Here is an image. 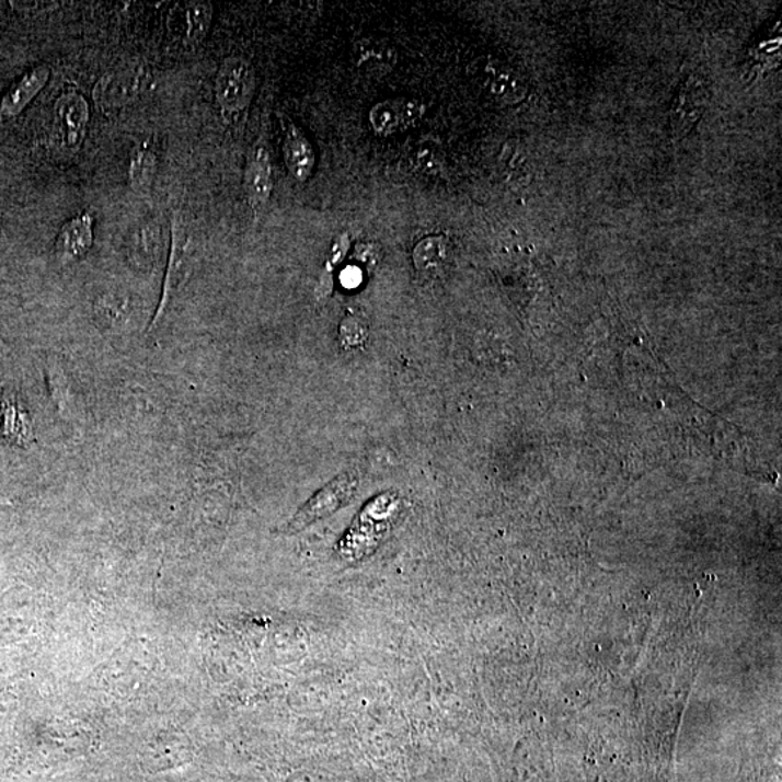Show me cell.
Here are the masks:
<instances>
[{
	"label": "cell",
	"instance_id": "obj_9",
	"mask_svg": "<svg viewBox=\"0 0 782 782\" xmlns=\"http://www.w3.org/2000/svg\"><path fill=\"white\" fill-rule=\"evenodd\" d=\"M355 67L363 74L372 78H383L394 69L398 62V51L384 39L364 38L354 45Z\"/></svg>",
	"mask_w": 782,
	"mask_h": 782
},
{
	"label": "cell",
	"instance_id": "obj_2",
	"mask_svg": "<svg viewBox=\"0 0 782 782\" xmlns=\"http://www.w3.org/2000/svg\"><path fill=\"white\" fill-rule=\"evenodd\" d=\"M150 79L146 66L118 67L99 80L93 89L94 102L103 112L123 110L146 90Z\"/></svg>",
	"mask_w": 782,
	"mask_h": 782
},
{
	"label": "cell",
	"instance_id": "obj_7",
	"mask_svg": "<svg viewBox=\"0 0 782 782\" xmlns=\"http://www.w3.org/2000/svg\"><path fill=\"white\" fill-rule=\"evenodd\" d=\"M273 187V168L267 147L257 143L250 152L244 173L246 199L255 212L267 204Z\"/></svg>",
	"mask_w": 782,
	"mask_h": 782
},
{
	"label": "cell",
	"instance_id": "obj_4",
	"mask_svg": "<svg viewBox=\"0 0 782 782\" xmlns=\"http://www.w3.org/2000/svg\"><path fill=\"white\" fill-rule=\"evenodd\" d=\"M357 487L358 478L354 473L343 474L338 479L332 480L296 514L289 525L290 532H299L314 521L335 514L341 507L347 505Z\"/></svg>",
	"mask_w": 782,
	"mask_h": 782
},
{
	"label": "cell",
	"instance_id": "obj_1",
	"mask_svg": "<svg viewBox=\"0 0 782 782\" xmlns=\"http://www.w3.org/2000/svg\"><path fill=\"white\" fill-rule=\"evenodd\" d=\"M257 78L254 66L246 58H225L215 79V97L223 115H237L253 101Z\"/></svg>",
	"mask_w": 782,
	"mask_h": 782
},
{
	"label": "cell",
	"instance_id": "obj_15",
	"mask_svg": "<svg viewBox=\"0 0 782 782\" xmlns=\"http://www.w3.org/2000/svg\"><path fill=\"white\" fill-rule=\"evenodd\" d=\"M447 258L448 242L442 237H426L413 250V264L424 274L439 272Z\"/></svg>",
	"mask_w": 782,
	"mask_h": 782
},
{
	"label": "cell",
	"instance_id": "obj_16",
	"mask_svg": "<svg viewBox=\"0 0 782 782\" xmlns=\"http://www.w3.org/2000/svg\"><path fill=\"white\" fill-rule=\"evenodd\" d=\"M214 7L208 2H188L184 7V26L186 42L200 43L208 35L212 25Z\"/></svg>",
	"mask_w": 782,
	"mask_h": 782
},
{
	"label": "cell",
	"instance_id": "obj_10",
	"mask_svg": "<svg viewBox=\"0 0 782 782\" xmlns=\"http://www.w3.org/2000/svg\"><path fill=\"white\" fill-rule=\"evenodd\" d=\"M49 76H51V71L47 66L34 67L28 73L22 76L20 82L13 84L12 89L4 94L2 103H0V114L4 118H15L20 115L42 92L45 84L48 83Z\"/></svg>",
	"mask_w": 782,
	"mask_h": 782
},
{
	"label": "cell",
	"instance_id": "obj_17",
	"mask_svg": "<svg viewBox=\"0 0 782 782\" xmlns=\"http://www.w3.org/2000/svg\"><path fill=\"white\" fill-rule=\"evenodd\" d=\"M416 165L417 168L424 170V172H433L439 168L440 156L438 146L429 143V141H421L416 143Z\"/></svg>",
	"mask_w": 782,
	"mask_h": 782
},
{
	"label": "cell",
	"instance_id": "obj_11",
	"mask_svg": "<svg viewBox=\"0 0 782 782\" xmlns=\"http://www.w3.org/2000/svg\"><path fill=\"white\" fill-rule=\"evenodd\" d=\"M283 157H285L287 170L298 182L303 183L312 177L314 164H317L312 143L302 129L291 124L286 129L285 141H283Z\"/></svg>",
	"mask_w": 782,
	"mask_h": 782
},
{
	"label": "cell",
	"instance_id": "obj_8",
	"mask_svg": "<svg viewBox=\"0 0 782 782\" xmlns=\"http://www.w3.org/2000/svg\"><path fill=\"white\" fill-rule=\"evenodd\" d=\"M93 245V217L89 212L67 220L58 233L56 254L62 263L82 258Z\"/></svg>",
	"mask_w": 782,
	"mask_h": 782
},
{
	"label": "cell",
	"instance_id": "obj_5",
	"mask_svg": "<svg viewBox=\"0 0 782 782\" xmlns=\"http://www.w3.org/2000/svg\"><path fill=\"white\" fill-rule=\"evenodd\" d=\"M426 107L415 99H388L372 106L368 119L376 134L390 137L415 127L424 118Z\"/></svg>",
	"mask_w": 782,
	"mask_h": 782
},
{
	"label": "cell",
	"instance_id": "obj_6",
	"mask_svg": "<svg viewBox=\"0 0 782 782\" xmlns=\"http://www.w3.org/2000/svg\"><path fill=\"white\" fill-rule=\"evenodd\" d=\"M188 246H191V240H188L182 222L177 218H173L172 250H170L168 273H165L164 278L163 296H161V302L154 319H152L150 330L161 321L165 310H168V306L172 303L174 295L177 294L180 286L183 285L184 278L187 276L188 260H191Z\"/></svg>",
	"mask_w": 782,
	"mask_h": 782
},
{
	"label": "cell",
	"instance_id": "obj_3",
	"mask_svg": "<svg viewBox=\"0 0 782 782\" xmlns=\"http://www.w3.org/2000/svg\"><path fill=\"white\" fill-rule=\"evenodd\" d=\"M89 103L78 90H66L54 106V120L62 151L78 154L87 139Z\"/></svg>",
	"mask_w": 782,
	"mask_h": 782
},
{
	"label": "cell",
	"instance_id": "obj_13",
	"mask_svg": "<svg viewBox=\"0 0 782 782\" xmlns=\"http://www.w3.org/2000/svg\"><path fill=\"white\" fill-rule=\"evenodd\" d=\"M705 107V90L701 87L699 80L689 79L686 84H682L680 94H678L676 105H674V128L686 133V116L689 111L691 124L700 118L701 112Z\"/></svg>",
	"mask_w": 782,
	"mask_h": 782
},
{
	"label": "cell",
	"instance_id": "obj_18",
	"mask_svg": "<svg viewBox=\"0 0 782 782\" xmlns=\"http://www.w3.org/2000/svg\"><path fill=\"white\" fill-rule=\"evenodd\" d=\"M341 281H343L344 286L347 287L358 286L359 281H361V274H359L357 268L349 267L345 269L343 277H341Z\"/></svg>",
	"mask_w": 782,
	"mask_h": 782
},
{
	"label": "cell",
	"instance_id": "obj_12",
	"mask_svg": "<svg viewBox=\"0 0 782 782\" xmlns=\"http://www.w3.org/2000/svg\"><path fill=\"white\" fill-rule=\"evenodd\" d=\"M157 174V156L148 141L139 143L129 160L128 177L130 187L139 195H150Z\"/></svg>",
	"mask_w": 782,
	"mask_h": 782
},
{
	"label": "cell",
	"instance_id": "obj_14",
	"mask_svg": "<svg viewBox=\"0 0 782 782\" xmlns=\"http://www.w3.org/2000/svg\"><path fill=\"white\" fill-rule=\"evenodd\" d=\"M475 74L479 76L481 83L487 88L490 92L496 94L497 97L505 99L507 102H514L520 96V87L518 80L510 74L509 71L502 69L501 66L494 62H484L478 65Z\"/></svg>",
	"mask_w": 782,
	"mask_h": 782
}]
</instances>
